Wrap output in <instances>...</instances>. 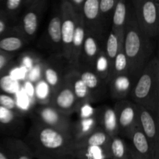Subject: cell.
Masks as SVG:
<instances>
[{
    "instance_id": "ac0fdd59",
    "label": "cell",
    "mask_w": 159,
    "mask_h": 159,
    "mask_svg": "<svg viewBox=\"0 0 159 159\" xmlns=\"http://www.w3.org/2000/svg\"><path fill=\"white\" fill-rule=\"evenodd\" d=\"M81 79L85 83V86L93 95L95 101L99 99L105 93V88L107 84L100 79L96 73L91 69L81 68L79 70Z\"/></svg>"
},
{
    "instance_id": "60d3db41",
    "label": "cell",
    "mask_w": 159,
    "mask_h": 159,
    "mask_svg": "<svg viewBox=\"0 0 159 159\" xmlns=\"http://www.w3.org/2000/svg\"><path fill=\"white\" fill-rule=\"evenodd\" d=\"M0 159H12L2 145L0 146Z\"/></svg>"
},
{
    "instance_id": "ee69618b",
    "label": "cell",
    "mask_w": 159,
    "mask_h": 159,
    "mask_svg": "<svg viewBox=\"0 0 159 159\" xmlns=\"http://www.w3.org/2000/svg\"><path fill=\"white\" fill-rule=\"evenodd\" d=\"M62 159H75V158H74V157H71V156H68V157H64V158H62Z\"/></svg>"
},
{
    "instance_id": "5bb4252c",
    "label": "cell",
    "mask_w": 159,
    "mask_h": 159,
    "mask_svg": "<svg viewBox=\"0 0 159 159\" xmlns=\"http://www.w3.org/2000/svg\"><path fill=\"white\" fill-rule=\"evenodd\" d=\"M134 82L128 73L113 76L108 83L111 98L116 101L126 99L130 94Z\"/></svg>"
},
{
    "instance_id": "d6986e66",
    "label": "cell",
    "mask_w": 159,
    "mask_h": 159,
    "mask_svg": "<svg viewBox=\"0 0 159 159\" xmlns=\"http://www.w3.org/2000/svg\"><path fill=\"white\" fill-rule=\"evenodd\" d=\"M2 146L12 159L34 158L26 143L18 137H6L3 140Z\"/></svg>"
},
{
    "instance_id": "7c38bea8",
    "label": "cell",
    "mask_w": 159,
    "mask_h": 159,
    "mask_svg": "<svg viewBox=\"0 0 159 159\" xmlns=\"http://www.w3.org/2000/svg\"><path fill=\"white\" fill-rule=\"evenodd\" d=\"M23 114L0 105V130L10 137H19L23 130Z\"/></svg>"
},
{
    "instance_id": "52a82bcc",
    "label": "cell",
    "mask_w": 159,
    "mask_h": 159,
    "mask_svg": "<svg viewBox=\"0 0 159 159\" xmlns=\"http://www.w3.org/2000/svg\"><path fill=\"white\" fill-rule=\"evenodd\" d=\"M117 117L119 135L128 138L133 129L138 126V106L127 99L116 101L114 107Z\"/></svg>"
},
{
    "instance_id": "9c48e42d",
    "label": "cell",
    "mask_w": 159,
    "mask_h": 159,
    "mask_svg": "<svg viewBox=\"0 0 159 159\" xmlns=\"http://www.w3.org/2000/svg\"><path fill=\"white\" fill-rule=\"evenodd\" d=\"M50 104L60 112L69 115L77 110L79 102L65 77L60 87L53 93Z\"/></svg>"
},
{
    "instance_id": "cb8c5ba5",
    "label": "cell",
    "mask_w": 159,
    "mask_h": 159,
    "mask_svg": "<svg viewBox=\"0 0 159 159\" xmlns=\"http://www.w3.org/2000/svg\"><path fill=\"white\" fill-rule=\"evenodd\" d=\"M27 42L16 28L15 33L7 34L6 32L0 37V51L9 54H13L16 51L22 49Z\"/></svg>"
},
{
    "instance_id": "603a6c76",
    "label": "cell",
    "mask_w": 159,
    "mask_h": 159,
    "mask_svg": "<svg viewBox=\"0 0 159 159\" xmlns=\"http://www.w3.org/2000/svg\"><path fill=\"white\" fill-rule=\"evenodd\" d=\"M39 14L35 9L29 10L24 14L21 23L17 26V30L27 41L34 38L38 29Z\"/></svg>"
},
{
    "instance_id": "7402d4cb",
    "label": "cell",
    "mask_w": 159,
    "mask_h": 159,
    "mask_svg": "<svg viewBox=\"0 0 159 159\" xmlns=\"http://www.w3.org/2000/svg\"><path fill=\"white\" fill-rule=\"evenodd\" d=\"M98 127L97 115L88 118H78L77 121L73 122L71 129L73 143L87 137Z\"/></svg>"
},
{
    "instance_id": "30bf717a",
    "label": "cell",
    "mask_w": 159,
    "mask_h": 159,
    "mask_svg": "<svg viewBox=\"0 0 159 159\" xmlns=\"http://www.w3.org/2000/svg\"><path fill=\"white\" fill-rule=\"evenodd\" d=\"M102 49L100 37L86 29L78 68H88L93 70L95 61Z\"/></svg>"
},
{
    "instance_id": "b9f144b4",
    "label": "cell",
    "mask_w": 159,
    "mask_h": 159,
    "mask_svg": "<svg viewBox=\"0 0 159 159\" xmlns=\"http://www.w3.org/2000/svg\"><path fill=\"white\" fill-rule=\"evenodd\" d=\"M129 148H130V159H144L143 158V157H141V156L138 155L136 152H134V151L130 147V146H129Z\"/></svg>"
},
{
    "instance_id": "f35d334b",
    "label": "cell",
    "mask_w": 159,
    "mask_h": 159,
    "mask_svg": "<svg viewBox=\"0 0 159 159\" xmlns=\"http://www.w3.org/2000/svg\"><path fill=\"white\" fill-rule=\"evenodd\" d=\"M22 0H6V8L9 12H15L20 8Z\"/></svg>"
},
{
    "instance_id": "484cf974",
    "label": "cell",
    "mask_w": 159,
    "mask_h": 159,
    "mask_svg": "<svg viewBox=\"0 0 159 159\" xmlns=\"http://www.w3.org/2000/svg\"><path fill=\"white\" fill-rule=\"evenodd\" d=\"M47 37L51 49L61 52V19L60 16H54L47 28Z\"/></svg>"
},
{
    "instance_id": "74e56055",
    "label": "cell",
    "mask_w": 159,
    "mask_h": 159,
    "mask_svg": "<svg viewBox=\"0 0 159 159\" xmlns=\"http://www.w3.org/2000/svg\"><path fill=\"white\" fill-rule=\"evenodd\" d=\"M12 57L13 54H9L0 51V75L4 73Z\"/></svg>"
},
{
    "instance_id": "8d00e7d4",
    "label": "cell",
    "mask_w": 159,
    "mask_h": 159,
    "mask_svg": "<svg viewBox=\"0 0 159 159\" xmlns=\"http://www.w3.org/2000/svg\"><path fill=\"white\" fill-rule=\"evenodd\" d=\"M37 59L36 57H34L31 55H26L22 56L21 61H20V63L23 67H24L25 69H26L27 70H32L36 68V65H37Z\"/></svg>"
},
{
    "instance_id": "ba28073f",
    "label": "cell",
    "mask_w": 159,
    "mask_h": 159,
    "mask_svg": "<svg viewBox=\"0 0 159 159\" xmlns=\"http://www.w3.org/2000/svg\"><path fill=\"white\" fill-rule=\"evenodd\" d=\"M78 13L71 6L65 4L63 6L61 19V55L68 63L70 61L71 45L73 34L75 29Z\"/></svg>"
},
{
    "instance_id": "f1b7e54d",
    "label": "cell",
    "mask_w": 159,
    "mask_h": 159,
    "mask_svg": "<svg viewBox=\"0 0 159 159\" xmlns=\"http://www.w3.org/2000/svg\"><path fill=\"white\" fill-rule=\"evenodd\" d=\"M127 9L124 0H120L116 4L112 17L111 30L116 32H124L127 17Z\"/></svg>"
},
{
    "instance_id": "d6a6232c",
    "label": "cell",
    "mask_w": 159,
    "mask_h": 159,
    "mask_svg": "<svg viewBox=\"0 0 159 159\" xmlns=\"http://www.w3.org/2000/svg\"><path fill=\"white\" fill-rule=\"evenodd\" d=\"M0 90L2 93L8 94L13 96L17 94L20 90V85L17 79L13 77L12 74L0 75Z\"/></svg>"
},
{
    "instance_id": "5b68a950",
    "label": "cell",
    "mask_w": 159,
    "mask_h": 159,
    "mask_svg": "<svg viewBox=\"0 0 159 159\" xmlns=\"http://www.w3.org/2000/svg\"><path fill=\"white\" fill-rule=\"evenodd\" d=\"M138 106V124L148 140L152 159H159V114L154 113L143 106Z\"/></svg>"
},
{
    "instance_id": "2e32d148",
    "label": "cell",
    "mask_w": 159,
    "mask_h": 159,
    "mask_svg": "<svg viewBox=\"0 0 159 159\" xmlns=\"http://www.w3.org/2000/svg\"><path fill=\"white\" fill-rule=\"evenodd\" d=\"M66 71H64L63 66L54 61L44 62L42 66V78L51 88L52 94L62 84Z\"/></svg>"
},
{
    "instance_id": "4fadbf2b",
    "label": "cell",
    "mask_w": 159,
    "mask_h": 159,
    "mask_svg": "<svg viewBox=\"0 0 159 159\" xmlns=\"http://www.w3.org/2000/svg\"><path fill=\"white\" fill-rule=\"evenodd\" d=\"M68 67L69 68L67 70L65 77L69 83L70 87L79 104L84 102L93 103L96 101L92 94L85 86V83L81 79L78 69L70 65Z\"/></svg>"
},
{
    "instance_id": "ffe728a7",
    "label": "cell",
    "mask_w": 159,
    "mask_h": 159,
    "mask_svg": "<svg viewBox=\"0 0 159 159\" xmlns=\"http://www.w3.org/2000/svg\"><path fill=\"white\" fill-rule=\"evenodd\" d=\"M130 140V147L144 159H152V149L148 140L141 127L137 126L128 137Z\"/></svg>"
},
{
    "instance_id": "f546056e",
    "label": "cell",
    "mask_w": 159,
    "mask_h": 159,
    "mask_svg": "<svg viewBox=\"0 0 159 159\" xmlns=\"http://www.w3.org/2000/svg\"><path fill=\"white\" fill-rule=\"evenodd\" d=\"M93 70L102 80H103L106 84H108L111 70H110V62H109L108 59H107L105 51H104V48L101 50L100 52L98 55L97 58L94 62Z\"/></svg>"
},
{
    "instance_id": "7bdbcfd3",
    "label": "cell",
    "mask_w": 159,
    "mask_h": 159,
    "mask_svg": "<svg viewBox=\"0 0 159 159\" xmlns=\"http://www.w3.org/2000/svg\"><path fill=\"white\" fill-rule=\"evenodd\" d=\"M71 1H72L73 3H74V4H75L76 6H79L84 2V1H85V0H71Z\"/></svg>"
},
{
    "instance_id": "44dd1931",
    "label": "cell",
    "mask_w": 159,
    "mask_h": 159,
    "mask_svg": "<svg viewBox=\"0 0 159 159\" xmlns=\"http://www.w3.org/2000/svg\"><path fill=\"white\" fill-rule=\"evenodd\" d=\"M70 156L75 159H111L110 146H86L71 150Z\"/></svg>"
},
{
    "instance_id": "836d02e7",
    "label": "cell",
    "mask_w": 159,
    "mask_h": 159,
    "mask_svg": "<svg viewBox=\"0 0 159 159\" xmlns=\"http://www.w3.org/2000/svg\"><path fill=\"white\" fill-rule=\"evenodd\" d=\"M79 118H88L97 115L98 108H96L92 103L84 102L79 104L76 110Z\"/></svg>"
},
{
    "instance_id": "4316f807",
    "label": "cell",
    "mask_w": 159,
    "mask_h": 159,
    "mask_svg": "<svg viewBox=\"0 0 159 159\" xmlns=\"http://www.w3.org/2000/svg\"><path fill=\"white\" fill-rule=\"evenodd\" d=\"M111 137L104 132L100 127H98L93 132L84 137L82 140L73 143L72 149L75 147L86 146H99V147H107L110 146Z\"/></svg>"
},
{
    "instance_id": "1f68e13d",
    "label": "cell",
    "mask_w": 159,
    "mask_h": 159,
    "mask_svg": "<svg viewBox=\"0 0 159 159\" xmlns=\"http://www.w3.org/2000/svg\"><path fill=\"white\" fill-rule=\"evenodd\" d=\"M128 72V60H127V56H126L125 53H124V49L121 48V49L118 51L117 55H116V58H115L114 61H113V68H112L110 80L111 79L113 76H117V75L124 74V73H127Z\"/></svg>"
},
{
    "instance_id": "9a60e30c",
    "label": "cell",
    "mask_w": 159,
    "mask_h": 159,
    "mask_svg": "<svg viewBox=\"0 0 159 159\" xmlns=\"http://www.w3.org/2000/svg\"><path fill=\"white\" fill-rule=\"evenodd\" d=\"M86 28L84 25L82 15L78 13L77 20H76L75 29L73 34L72 41L71 45V54H70V61L68 65L70 66L78 68L79 65L81 51L83 46L84 40H85Z\"/></svg>"
},
{
    "instance_id": "6da1fadb",
    "label": "cell",
    "mask_w": 159,
    "mask_h": 159,
    "mask_svg": "<svg viewBox=\"0 0 159 159\" xmlns=\"http://www.w3.org/2000/svg\"><path fill=\"white\" fill-rule=\"evenodd\" d=\"M23 141L37 159H62L70 156L73 140L71 134L50 127L34 119Z\"/></svg>"
},
{
    "instance_id": "e0dca14e",
    "label": "cell",
    "mask_w": 159,
    "mask_h": 159,
    "mask_svg": "<svg viewBox=\"0 0 159 159\" xmlns=\"http://www.w3.org/2000/svg\"><path fill=\"white\" fill-rule=\"evenodd\" d=\"M97 121L98 126L110 137L119 135L117 117L113 108L104 105L98 108Z\"/></svg>"
},
{
    "instance_id": "277c9868",
    "label": "cell",
    "mask_w": 159,
    "mask_h": 159,
    "mask_svg": "<svg viewBox=\"0 0 159 159\" xmlns=\"http://www.w3.org/2000/svg\"><path fill=\"white\" fill-rule=\"evenodd\" d=\"M134 17L141 31L150 38H155L158 36V6L153 0H144L140 2L137 6V12Z\"/></svg>"
},
{
    "instance_id": "e575fe53",
    "label": "cell",
    "mask_w": 159,
    "mask_h": 159,
    "mask_svg": "<svg viewBox=\"0 0 159 159\" xmlns=\"http://www.w3.org/2000/svg\"><path fill=\"white\" fill-rule=\"evenodd\" d=\"M0 105L10 110L20 112L17 108L16 98L12 95L0 92Z\"/></svg>"
},
{
    "instance_id": "7a4b0ae2",
    "label": "cell",
    "mask_w": 159,
    "mask_h": 159,
    "mask_svg": "<svg viewBox=\"0 0 159 159\" xmlns=\"http://www.w3.org/2000/svg\"><path fill=\"white\" fill-rule=\"evenodd\" d=\"M152 40L141 31L134 16L127 13L123 49L128 60V73L134 80L138 79L143 69L153 57L154 48Z\"/></svg>"
},
{
    "instance_id": "83f0119b",
    "label": "cell",
    "mask_w": 159,
    "mask_h": 159,
    "mask_svg": "<svg viewBox=\"0 0 159 159\" xmlns=\"http://www.w3.org/2000/svg\"><path fill=\"white\" fill-rule=\"evenodd\" d=\"M111 159H130L129 145L120 136L111 137L110 143Z\"/></svg>"
},
{
    "instance_id": "ab89813d",
    "label": "cell",
    "mask_w": 159,
    "mask_h": 159,
    "mask_svg": "<svg viewBox=\"0 0 159 159\" xmlns=\"http://www.w3.org/2000/svg\"><path fill=\"white\" fill-rule=\"evenodd\" d=\"M8 31V26L7 22L4 18L0 17V37L2 35H4Z\"/></svg>"
},
{
    "instance_id": "d590c367",
    "label": "cell",
    "mask_w": 159,
    "mask_h": 159,
    "mask_svg": "<svg viewBox=\"0 0 159 159\" xmlns=\"http://www.w3.org/2000/svg\"><path fill=\"white\" fill-rule=\"evenodd\" d=\"M116 6L115 0H99V12L100 17L110 13Z\"/></svg>"
},
{
    "instance_id": "4dcf8cb0",
    "label": "cell",
    "mask_w": 159,
    "mask_h": 159,
    "mask_svg": "<svg viewBox=\"0 0 159 159\" xmlns=\"http://www.w3.org/2000/svg\"><path fill=\"white\" fill-rule=\"evenodd\" d=\"M52 94L51 88L43 80V78H40V80L36 81L34 84V97L39 105L50 104Z\"/></svg>"
},
{
    "instance_id": "3957f363",
    "label": "cell",
    "mask_w": 159,
    "mask_h": 159,
    "mask_svg": "<svg viewBox=\"0 0 159 159\" xmlns=\"http://www.w3.org/2000/svg\"><path fill=\"white\" fill-rule=\"evenodd\" d=\"M134 102L159 114V60L154 56L145 65L130 91Z\"/></svg>"
},
{
    "instance_id": "d4e9b609",
    "label": "cell",
    "mask_w": 159,
    "mask_h": 159,
    "mask_svg": "<svg viewBox=\"0 0 159 159\" xmlns=\"http://www.w3.org/2000/svg\"><path fill=\"white\" fill-rule=\"evenodd\" d=\"M124 32H116V31L110 30L108 36H107V41H106L105 48L104 51L106 53L109 62H110V70L112 71L113 68V61L117 55L118 51L123 48V44H124ZM111 74V73H110Z\"/></svg>"
},
{
    "instance_id": "8fae6325",
    "label": "cell",
    "mask_w": 159,
    "mask_h": 159,
    "mask_svg": "<svg viewBox=\"0 0 159 159\" xmlns=\"http://www.w3.org/2000/svg\"><path fill=\"white\" fill-rule=\"evenodd\" d=\"M82 20L88 31L100 37L103 34L104 26L102 24L99 12V0H85L82 6Z\"/></svg>"
},
{
    "instance_id": "8992f818",
    "label": "cell",
    "mask_w": 159,
    "mask_h": 159,
    "mask_svg": "<svg viewBox=\"0 0 159 159\" xmlns=\"http://www.w3.org/2000/svg\"><path fill=\"white\" fill-rule=\"evenodd\" d=\"M34 113L35 119L40 123L71 135L73 122L71 115L60 112L51 104L39 105Z\"/></svg>"
}]
</instances>
